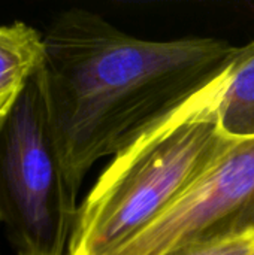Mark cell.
<instances>
[{"label": "cell", "mask_w": 254, "mask_h": 255, "mask_svg": "<svg viewBox=\"0 0 254 255\" xmlns=\"http://www.w3.org/2000/svg\"><path fill=\"white\" fill-rule=\"evenodd\" d=\"M240 46L216 37L148 40L87 9L61 12L40 63L54 137L72 185L220 81Z\"/></svg>", "instance_id": "6da1fadb"}, {"label": "cell", "mask_w": 254, "mask_h": 255, "mask_svg": "<svg viewBox=\"0 0 254 255\" xmlns=\"http://www.w3.org/2000/svg\"><path fill=\"white\" fill-rule=\"evenodd\" d=\"M229 72L112 157L78 206L67 255L117 253L174 208L240 140L223 130L220 117Z\"/></svg>", "instance_id": "7a4b0ae2"}, {"label": "cell", "mask_w": 254, "mask_h": 255, "mask_svg": "<svg viewBox=\"0 0 254 255\" xmlns=\"http://www.w3.org/2000/svg\"><path fill=\"white\" fill-rule=\"evenodd\" d=\"M76 196L49 123L39 64L0 109V224L16 255H67Z\"/></svg>", "instance_id": "3957f363"}, {"label": "cell", "mask_w": 254, "mask_h": 255, "mask_svg": "<svg viewBox=\"0 0 254 255\" xmlns=\"http://www.w3.org/2000/svg\"><path fill=\"white\" fill-rule=\"evenodd\" d=\"M254 232V137L240 139L189 193L112 255H183Z\"/></svg>", "instance_id": "277c9868"}, {"label": "cell", "mask_w": 254, "mask_h": 255, "mask_svg": "<svg viewBox=\"0 0 254 255\" xmlns=\"http://www.w3.org/2000/svg\"><path fill=\"white\" fill-rule=\"evenodd\" d=\"M43 57V36L31 25L0 24V109L24 85Z\"/></svg>", "instance_id": "5b68a950"}, {"label": "cell", "mask_w": 254, "mask_h": 255, "mask_svg": "<svg viewBox=\"0 0 254 255\" xmlns=\"http://www.w3.org/2000/svg\"><path fill=\"white\" fill-rule=\"evenodd\" d=\"M220 117L229 136L254 137V40L240 46L222 97Z\"/></svg>", "instance_id": "8992f818"}, {"label": "cell", "mask_w": 254, "mask_h": 255, "mask_svg": "<svg viewBox=\"0 0 254 255\" xmlns=\"http://www.w3.org/2000/svg\"><path fill=\"white\" fill-rule=\"evenodd\" d=\"M254 253V232L237 238L214 242L183 255H252Z\"/></svg>", "instance_id": "52a82bcc"}, {"label": "cell", "mask_w": 254, "mask_h": 255, "mask_svg": "<svg viewBox=\"0 0 254 255\" xmlns=\"http://www.w3.org/2000/svg\"><path fill=\"white\" fill-rule=\"evenodd\" d=\"M252 255H254V253H253V254H252Z\"/></svg>", "instance_id": "ba28073f"}]
</instances>
